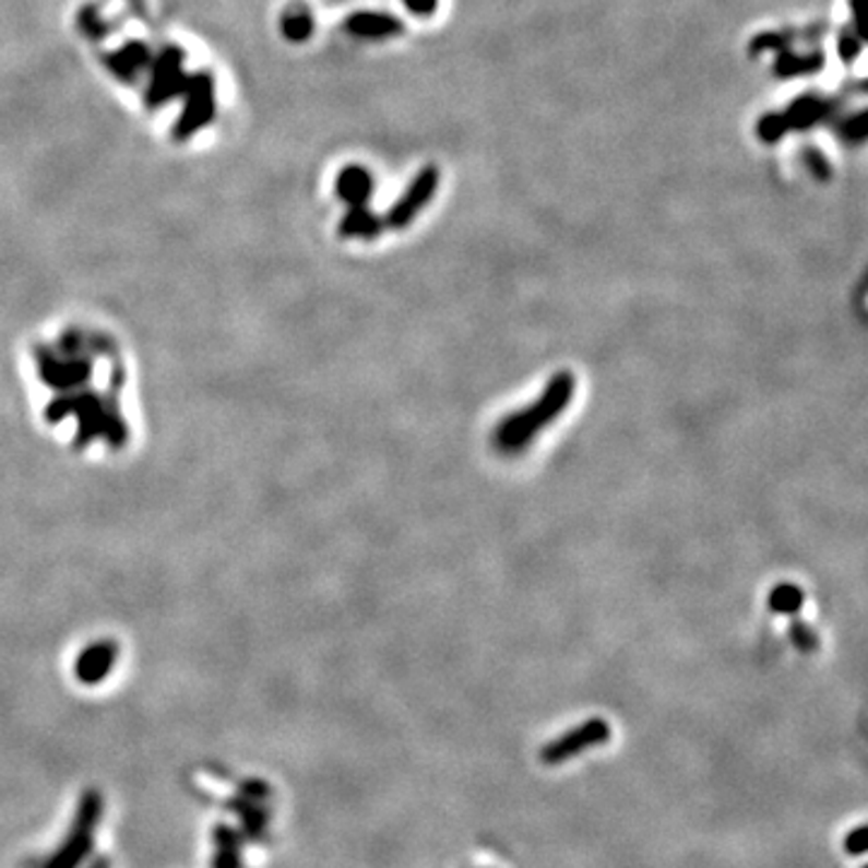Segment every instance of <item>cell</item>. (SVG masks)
Here are the masks:
<instances>
[{
	"mask_svg": "<svg viewBox=\"0 0 868 868\" xmlns=\"http://www.w3.org/2000/svg\"><path fill=\"white\" fill-rule=\"evenodd\" d=\"M576 389V379L572 372H558L555 374L546 389H543L540 396L528 405L526 411H516L504 418L492 435L495 447L504 451V454H516V451L526 449L538 432L546 430V427L560 418L567 411Z\"/></svg>",
	"mask_w": 868,
	"mask_h": 868,
	"instance_id": "6da1fadb",
	"label": "cell"
},
{
	"mask_svg": "<svg viewBox=\"0 0 868 868\" xmlns=\"http://www.w3.org/2000/svg\"><path fill=\"white\" fill-rule=\"evenodd\" d=\"M215 116V80L211 73L189 75L187 90H183V109L179 121L174 123V138L177 141H189L193 133H199L203 126L213 121Z\"/></svg>",
	"mask_w": 868,
	"mask_h": 868,
	"instance_id": "7a4b0ae2",
	"label": "cell"
},
{
	"mask_svg": "<svg viewBox=\"0 0 868 868\" xmlns=\"http://www.w3.org/2000/svg\"><path fill=\"white\" fill-rule=\"evenodd\" d=\"M150 85L145 92V104L150 109H159L174 97L183 95L189 83V73L183 71V51L177 46H167L150 63Z\"/></svg>",
	"mask_w": 868,
	"mask_h": 868,
	"instance_id": "3957f363",
	"label": "cell"
},
{
	"mask_svg": "<svg viewBox=\"0 0 868 868\" xmlns=\"http://www.w3.org/2000/svg\"><path fill=\"white\" fill-rule=\"evenodd\" d=\"M439 189V169L435 165H425L413 181L405 187L401 199L391 205V211L384 217V225L389 229H405L415 217L432 203L435 193Z\"/></svg>",
	"mask_w": 868,
	"mask_h": 868,
	"instance_id": "277c9868",
	"label": "cell"
},
{
	"mask_svg": "<svg viewBox=\"0 0 868 868\" xmlns=\"http://www.w3.org/2000/svg\"><path fill=\"white\" fill-rule=\"evenodd\" d=\"M608 738H610V726L606 720H588L570 728L564 736L555 738L552 744L543 748L540 760L546 762V765H560V762H567L570 758L579 756V752H584L594 746H604Z\"/></svg>",
	"mask_w": 868,
	"mask_h": 868,
	"instance_id": "5b68a950",
	"label": "cell"
},
{
	"mask_svg": "<svg viewBox=\"0 0 868 868\" xmlns=\"http://www.w3.org/2000/svg\"><path fill=\"white\" fill-rule=\"evenodd\" d=\"M99 810H102L99 794L90 792L83 798V806H80V813H78L71 837H68L63 849L53 856L46 868H75L80 861L85 859L90 847H92V828L97 825Z\"/></svg>",
	"mask_w": 868,
	"mask_h": 868,
	"instance_id": "8992f818",
	"label": "cell"
},
{
	"mask_svg": "<svg viewBox=\"0 0 868 868\" xmlns=\"http://www.w3.org/2000/svg\"><path fill=\"white\" fill-rule=\"evenodd\" d=\"M840 97H825L820 92H804V95L789 102V107L784 109V116L794 133H808L820 129V126H830V121L840 114Z\"/></svg>",
	"mask_w": 868,
	"mask_h": 868,
	"instance_id": "52a82bcc",
	"label": "cell"
},
{
	"mask_svg": "<svg viewBox=\"0 0 868 868\" xmlns=\"http://www.w3.org/2000/svg\"><path fill=\"white\" fill-rule=\"evenodd\" d=\"M343 27L350 37L360 41H387L405 32L401 17L391 13H379V10H360V13H353L350 17H345Z\"/></svg>",
	"mask_w": 868,
	"mask_h": 868,
	"instance_id": "ba28073f",
	"label": "cell"
},
{
	"mask_svg": "<svg viewBox=\"0 0 868 868\" xmlns=\"http://www.w3.org/2000/svg\"><path fill=\"white\" fill-rule=\"evenodd\" d=\"M825 34V25L823 22H816V25H808V27H784V29H770V32H760L758 37H752L748 44V53L750 56H762V53H780L792 49L796 41H816Z\"/></svg>",
	"mask_w": 868,
	"mask_h": 868,
	"instance_id": "9c48e42d",
	"label": "cell"
},
{
	"mask_svg": "<svg viewBox=\"0 0 868 868\" xmlns=\"http://www.w3.org/2000/svg\"><path fill=\"white\" fill-rule=\"evenodd\" d=\"M150 63H153V53H150L147 46L141 41H131L121 46L119 51L104 56V66L109 68V73L114 78L123 80V83H133V80H138V75L147 71Z\"/></svg>",
	"mask_w": 868,
	"mask_h": 868,
	"instance_id": "30bf717a",
	"label": "cell"
},
{
	"mask_svg": "<svg viewBox=\"0 0 868 868\" xmlns=\"http://www.w3.org/2000/svg\"><path fill=\"white\" fill-rule=\"evenodd\" d=\"M335 193L347 207L367 205L374 193L372 171L362 165H347L335 179Z\"/></svg>",
	"mask_w": 868,
	"mask_h": 868,
	"instance_id": "8fae6325",
	"label": "cell"
},
{
	"mask_svg": "<svg viewBox=\"0 0 868 868\" xmlns=\"http://www.w3.org/2000/svg\"><path fill=\"white\" fill-rule=\"evenodd\" d=\"M823 68H825V53L820 49H808V51L786 49L774 58L772 73L780 80H796V78L816 75L823 71Z\"/></svg>",
	"mask_w": 868,
	"mask_h": 868,
	"instance_id": "7c38bea8",
	"label": "cell"
},
{
	"mask_svg": "<svg viewBox=\"0 0 868 868\" xmlns=\"http://www.w3.org/2000/svg\"><path fill=\"white\" fill-rule=\"evenodd\" d=\"M384 229H387L384 217H379L377 213L369 211L367 205L350 207V211H347L345 217L341 219V227H338L341 237H345V239H374Z\"/></svg>",
	"mask_w": 868,
	"mask_h": 868,
	"instance_id": "4fadbf2b",
	"label": "cell"
},
{
	"mask_svg": "<svg viewBox=\"0 0 868 868\" xmlns=\"http://www.w3.org/2000/svg\"><path fill=\"white\" fill-rule=\"evenodd\" d=\"M281 32L287 41L305 44L314 34V13L302 3L289 5L281 17Z\"/></svg>",
	"mask_w": 868,
	"mask_h": 868,
	"instance_id": "5bb4252c",
	"label": "cell"
},
{
	"mask_svg": "<svg viewBox=\"0 0 868 868\" xmlns=\"http://www.w3.org/2000/svg\"><path fill=\"white\" fill-rule=\"evenodd\" d=\"M830 123H832V129H835V135H837V141L842 145L859 147L866 141V135H868L866 109L852 111V114H837Z\"/></svg>",
	"mask_w": 868,
	"mask_h": 868,
	"instance_id": "9a60e30c",
	"label": "cell"
},
{
	"mask_svg": "<svg viewBox=\"0 0 868 868\" xmlns=\"http://www.w3.org/2000/svg\"><path fill=\"white\" fill-rule=\"evenodd\" d=\"M804 604L806 596L801 592V586L796 584H777L768 596V608L772 613H777V616L786 618H796L798 613H801Z\"/></svg>",
	"mask_w": 868,
	"mask_h": 868,
	"instance_id": "2e32d148",
	"label": "cell"
},
{
	"mask_svg": "<svg viewBox=\"0 0 868 868\" xmlns=\"http://www.w3.org/2000/svg\"><path fill=\"white\" fill-rule=\"evenodd\" d=\"M756 133L762 145H777L792 133V129L784 111H765L756 123Z\"/></svg>",
	"mask_w": 868,
	"mask_h": 868,
	"instance_id": "e0dca14e",
	"label": "cell"
},
{
	"mask_svg": "<svg viewBox=\"0 0 868 868\" xmlns=\"http://www.w3.org/2000/svg\"><path fill=\"white\" fill-rule=\"evenodd\" d=\"M801 165L806 167V171L820 183H828L832 179V165L830 159L825 157V153L816 145H806L801 147Z\"/></svg>",
	"mask_w": 868,
	"mask_h": 868,
	"instance_id": "ac0fdd59",
	"label": "cell"
},
{
	"mask_svg": "<svg viewBox=\"0 0 868 868\" xmlns=\"http://www.w3.org/2000/svg\"><path fill=\"white\" fill-rule=\"evenodd\" d=\"M864 51V37L856 34L852 25H844L837 34V56L844 66H854L856 58Z\"/></svg>",
	"mask_w": 868,
	"mask_h": 868,
	"instance_id": "d6986e66",
	"label": "cell"
},
{
	"mask_svg": "<svg viewBox=\"0 0 868 868\" xmlns=\"http://www.w3.org/2000/svg\"><path fill=\"white\" fill-rule=\"evenodd\" d=\"M789 640H792V644L796 646V650L804 652V654L816 652L818 646H820L818 632L810 628L808 622L798 620V618H792V622H789Z\"/></svg>",
	"mask_w": 868,
	"mask_h": 868,
	"instance_id": "ffe728a7",
	"label": "cell"
},
{
	"mask_svg": "<svg viewBox=\"0 0 868 868\" xmlns=\"http://www.w3.org/2000/svg\"><path fill=\"white\" fill-rule=\"evenodd\" d=\"M217 842H219V854H217L215 868H239L235 835H231V832L219 830L217 832Z\"/></svg>",
	"mask_w": 868,
	"mask_h": 868,
	"instance_id": "44dd1931",
	"label": "cell"
},
{
	"mask_svg": "<svg viewBox=\"0 0 868 868\" xmlns=\"http://www.w3.org/2000/svg\"><path fill=\"white\" fill-rule=\"evenodd\" d=\"M80 29H83L90 39H102L107 34V25H104L99 13H95L92 8H85L80 13Z\"/></svg>",
	"mask_w": 868,
	"mask_h": 868,
	"instance_id": "7402d4cb",
	"label": "cell"
},
{
	"mask_svg": "<svg viewBox=\"0 0 868 868\" xmlns=\"http://www.w3.org/2000/svg\"><path fill=\"white\" fill-rule=\"evenodd\" d=\"M849 8V25L856 29L859 37L866 39V13H868V0H847Z\"/></svg>",
	"mask_w": 868,
	"mask_h": 868,
	"instance_id": "603a6c76",
	"label": "cell"
},
{
	"mask_svg": "<svg viewBox=\"0 0 868 868\" xmlns=\"http://www.w3.org/2000/svg\"><path fill=\"white\" fill-rule=\"evenodd\" d=\"M403 5L415 17H430L437 13L439 0H403Z\"/></svg>",
	"mask_w": 868,
	"mask_h": 868,
	"instance_id": "cb8c5ba5",
	"label": "cell"
},
{
	"mask_svg": "<svg viewBox=\"0 0 868 868\" xmlns=\"http://www.w3.org/2000/svg\"><path fill=\"white\" fill-rule=\"evenodd\" d=\"M864 837H866V830H864V825H859L847 840H844V849H847L849 854H864Z\"/></svg>",
	"mask_w": 868,
	"mask_h": 868,
	"instance_id": "d4e9b609",
	"label": "cell"
},
{
	"mask_svg": "<svg viewBox=\"0 0 868 868\" xmlns=\"http://www.w3.org/2000/svg\"><path fill=\"white\" fill-rule=\"evenodd\" d=\"M92 868H109V861H107V859H99Z\"/></svg>",
	"mask_w": 868,
	"mask_h": 868,
	"instance_id": "484cf974",
	"label": "cell"
}]
</instances>
